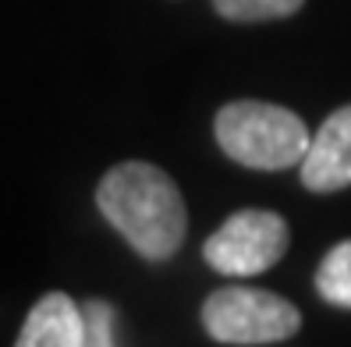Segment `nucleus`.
Wrapping results in <instances>:
<instances>
[{
	"instance_id": "f257e3e1",
	"label": "nucleus",
	"mask_w": 351,
	"mask_h": 347,
	"mask_svg": "<svg viewBox=\"0 0 351 347\" xmlns=\"http://www.w3.org/2000/svg\"><path fill=\"white\" fill-rule=\"evenodd\" d=\"M96 206L103 220L149 262L171 259L189 234V213L178 185L142 159L117 163L103 174Z\"/></svg>"
},
{
	"instance_id": "f03ea898",
	"label": "nucleus",
	"mask_w": 351,
	"mask_h": 347,
	"mask_svg": "<svg viewBox=\"0 0 351 347\" xmlns=\"http://www.w3.org/2000/svg\"><path fill=\"white\" fill-rule=\"evenodd\" d=\"M217 142L220 149L241 167L252 170H287L305 159L313 131L305 120L277 103L263 99H238L217 114Z\"/></svg>"
},
{
	"instance_id": "7ed1b4c3",
	"label": "nucleus",
	"mask_w": 351,
	"mask_h": 347,
	"mask_svg": "<svg viewBox=\"0 0 351 347\" xmlns=\"http://www.w3.org/2000/svg\"><path fill=\"white\" fill-rule=\"evenodd\" d=\"M202 326L217 344H280L302 326L298 309L287 298L263 287H220L202 305Z\"/></svg>"
},
{
	"instance_id": "20e7f679",
	"label": "nucleus",
	"mask_w": 351,
	"mask_h": 347,
	"mask_svg": "<svg viewBox=\"0 0 351 347\" xmlns=\"http://www.w3.org/2000/svg\"><path fill=\"white\" fill-rule=\"evenodd\" d=\"M291 231L274 209H241L220 223V231L202 244L206 262L223 277H256L284 259Z\"/></svg>"
},
{
	"instance_id": "39448f33",
	"label": "nucleus",
	"mask_w": 351,
	"mask_h": 347,
	"mask_svg": "<svg viewBox=\"0 0 351 347\" xmlns=\"http://www.w3.org/2000/svg\"><path fill=\"white\" fill-rule=\"evenodd\" d=\"M302 185L308 192H341L351 185V103L334 110L308 142V153L298 163Z\"/></svg>"
},
{
	"instance_id": "423d86ee",
	"label": "nucleus",
	"mask_w": 351,
	"mask_h": 347,
	"mask_svg": "<svg viewBox=\"0 0 351 347\" xmlns=\"http://www.w3.org/2000/svg\"><path fill=\"white\" fill-rule=\"evenodd\" d=\"M18 347H86L82 305H75L60 291L43 294L18 333Z\"/></svg>"
},
{
	"instance_id": "0eeeda50",
	"label": "nucleus",
	"mask_w": 351,
	"mask_h": 347,
	"mask_svg": "<svg viewBox=\"0 0 351 347\" xmlns=\"http://www.w3.org/2000/svg\"><path fill=\"white\" fill-rule=\"evenodd\" d=\"M316 294L326 305L351 309V241H341L326 252L316 270Z\"/></svg>"
},
{
	"instance_id": "6e6552de",
	"label": "nucleus",
	"mask_w": 351,
	"mask_h": 347,
	"mask_svg": "<svg viewBox=\"0 0 351 347\" xmlns=\"http://www.w3.org/2000/svg\"><path fill=\"white\" fill-rule=\"evenodd\" d=\"M305 0H213L217 14L227 22H270V18L295 14Z\"/></svg>"
},
{
	"instance_id": "1a4fd4ad",
	"label": "nucleus",
	"mask_w": 351,
	"mask_h": 347,
	"mask_svg": "<svg viewBox=\"0 0 351 347\" xmlns=\"http://www.w3.org/2000/svg\"><path fill=\"white\" fill-rule=\"evenodd\" d=\"M82 322H86V347H110L117 344V312L110 301H86L82 305Z\"/></svg>"
}]
</instances>
